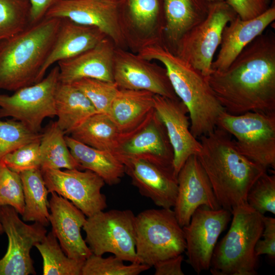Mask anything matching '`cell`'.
<instances>
[{"instance_id":"6da1fadb","label":"cell","mask_w":275,"mask_h":275,"mask_svg":"<svg viewBox=\"0 0 275 275\" xmlns=\"http://www.w3.org/2000/svg\"><path fill=\"white\" fill-rule=\"evenodd\" d=\"M207 81L225 111L275 114V34L256 37L225 71H213Z\"/></svg>"},{"instance_id":"8fae6325","label":"cell","mask_w":275,"mask_h":275,"mask_svg":"<svg viewBox=\"0 0 275 275\" xmlns=\"http://www.w3.org/2000/svg\"><path fill=\"white\" fill-rule=\"evenodd\" d=\"M8 205L0 207V220L8 238L6 253L0 259V275L35 274L30 252L47 234L44 226L35 222L28 225Z\"/></svg>"},{"instance_id":"484cf974","label":"cell","mask_w":275,"mask_h":275,"mask_svg":"<svg viewBox=\"0 0 275 275\" xmlns=\"http://www.w3.org/2000/svg\"><path fill=\"white\" fill-rule=\"evenodd\" d=\"M65 141L72 156L82 170H90L109 185L119 184L125 174V166L113 153L98 150L77 141L70 136Z\"/></svg>"},{"instance_id":"f1b7e54d","label":"cell","mask_w":275,"mask_h":275,"mask_svg":"<svg viewBox=\"0 0 275 275\" xmlns=\"http://www.w3.org/2000/svg\"><path fill=\"white\" fill-rule=\"evenodd\" d=\"M22 181L25 222L38 223L45 227L49 224L48 193L40 169H31L19 173Z\"/></svg>"},{"instance_id":"b9f144b4","label":"cell","mask_w":275,"mask_h":275,"mask_svg":"<svg viewBox=\"0 0 275 275\" xmlns=\"http://www.w3.org/2000/svg\"><path fill=\"white\" fill-rule=\"evenodd\" d=\"M183 259L180 254L158 262L153 266L154 275H184L181 267Z\"/></svg>"},{"instance_id":"d4e9b609","label":"cell","mask_w":275,"mask_h":275,"mask_svg":"<svg viewBox=\"0 0 275 275\" xmlns=\"http://www.w3.org/2000/svg\"><path fill=\"white\" fill-rule=\"evenodd\" d=\"M154 95L145 90L119 89L108 116L122 133L130 132L154 108Z\"/></svg>"},{"instance_id":"74e56055","label":"cell","mask_w":275,"mask_h":275,"mask_svg":"<svg viewBox=\"0 0 275 275\" xmlns=\"http://www.w3.org/2000/svg\"><path fill=\"white\" fill-rule=\"evenodd\" d=\"M40 141L25 144L4 157L3 162L11 170L20 173L31 169H40Z\"/></svg>"},{"instance_id":"f6af8a7d","label":"cell","mask_w":275,"mask_h":275,"mask_svg":"<svg viewBox=\"0 0 275 275\" xmlns=\"http://www.w3.org/2000/svg\"><path fill=\"white\" fill-rule=\"evenodd\" d=\"M209 2H219V1H225L226 0H208Z\"/></svg>"},{"instance_id":"7a4b0ae2","label":"cell","mask_w":275,"mask_h":275,"mask_svg":"<svg viewBox=\"0 0 275 275\" xmlns=\"http://www.w3.org/2000/svg\"><path fill=\"white\" fill-rule=\"evenodd\" d=\"M199 139L201 149L197 156L220 206L231 212L247 204L250 189L267 169L242 155L231 135L217 126Z\"/></svg>"},{"instance_id":"ba28073f","label":"cell","mask_w":275,"mask_h":275,"mask_svg":"<svg viewBox=\"0 0 275 275\" xmlns=\"http://www.w3.org/2000/svg\"><path fill=\"white\" fill-rule=\"evenodd\" d=\"M135 218L129 209L102 210L88 217L82 229L92 253L99 256L109 253L124 261L138 262Z\"/></svg>"},{"instance_id":"ffe728a7","label":"cell","mask_w":275,"mask_h":275,"mask_svg":"<svg viewBox=\"0 0 275 275\" xmlns=\"http://www.w3.org/2000/svg\"><path fill=\"white\" fill-rule=\"evenodd\" d=\"M51 194L49 223L52 232L68 257L85 260L92 254L81 234L86 215L67 199L55 192Z\"/></svg>"},{"instance_id":"2e32d148","label":"cell","mask_w":275,"mask_h":275,"mask_svg":"<svg viewBox=\"0 0 275 275\" xmlns=\"http://www.w3.org/2000/svg\"><path fill=\"white\" fill-rule=\"evenodd\" d=\"M44 17L66 18L94 26L117 44L123 40L117 2L109 0H57Z\"/></svg>"},{"instance_id":"d590c367","label":"cell","mask_w":275,"mask_h":275,"mask_svg":"<svg viewBox=\"0 0 275 275\" xmlns=\"http://www.w3.org/2000/svg\"><path fill=\"white\" fill-rule=\"evenodd\" d=\"M13 207L20 215L24 210L23 186L20 175L0 162V206Z\"/></svg>"},{"instance_id":"1f68e13d","label":"cell","mask_w":275,"mask_h":275,"mask_svg":"<svg viewBox=\"0 0 275 275\" xmlns=\"http://www.w3.org/2000/svg\"><path fill=\"white\" fill-rule=\"evenodd\" d=\"M29 0H0V42L31 25Z\"/></svg>"},{"instance_id":"ac0fdd59","label":"cell","mask_w":275,"mask_h":275,"mask_svg":"<svg viewBox=\"0 0 275 275\" xmlns=\"http://www.w3.org/2000/svg\"><path fill=\"white\" fill-rule=\"evenodd\" d=\"M154 109L163 123L173 151V168L178 174L187 159L196 155L201 145L190 130L188 111L182 101L154 94Z\"/></svg>"},{"instance_id":"7402d4cb","label":"cell","mask_w":275,"mask_h":275,"mask_svg":"<svg viewBox=\"0 0 275 275\" xmlns=\"http://www.w3.org/2000/svg\"><path fill=\"white\" fill-rule=\"evenodd\" d=\"M275 20V7L252 19L243 20L237 15L224 28L220 49L212 62L213 71L226 70L241 50Z\"/></svg>"},{"instance_id":"3957f363","label":"cell","mask_w":275,"mask_h":275,"mask_svg":"<svg viewBox=\"0 0 275 275\" xmlns=\"http://www.w3.org/2000/svg\"><path fill=\"white\" fill-rule=\"evenodd\" d=\"M138 55L148 61L157 60L164 65L176 95L188 109L193 136L199 139L213 131L218 118L226 111L206 77L171 50L159 38L143 44Z\"/></svg>"},{"instance_id":"83f0119b","label":"cell","mask_w":275,"mask_h":275,"mask_svg":"<svg viewBox=\"0 0 275 275\" xmlns=\"http://www.w3.org/2000/svg\"><path fill=\"white\" fill-rule=\"evenodd\" d=\"M77 141L93 148L114 152L122 133L108 115L97 113L70 133Z\"/></svg>"},{"instance_id":"5bb4252c","label":"cell","mask_w":275,"mask_h":275,"mask_svg":"<svg viewBox=\"0 0 275 275\" xmlns=\"http://www.w3.org/2000/svg\"><path fill=\"white\" fill-rule=\"evenodd\" d=\"M231 212L220 208L198 207L189 224L182 227L187 262L200 274L209 270L212 254L221 234L231 219Z\"/></svg>"},{"instance_id":"f35d334b","label":"cell","mask_w":275,"mask_h":275,"mask_svg":"<svg viewBox=\"0 0 275 275\" xmlns=\"http://www.w3.org/2000/svg\"><path fill=\"white\" fill-rule=\"evenodd\" d=\"M128 8L133 23L140 30L151 31L159 23L161 13L159 0H129Z\"/></svg>"},{"instance_id":"cb8c5ba5","label":"cell","mask_w":275,"mask_h":275,"mask_svg":"<svg viewBox=\"0 0 275 275\" xmlns=\"http://www.w3.org/2000/svg\"><path fill=\"white\" fill-rule=\"evenodd\" d=\"M165 19L164 43L173 51L180 39L207 16L208 0H162Z\"/></svg>"},{"instance_id":"4dcf8cb0","label":"cell","mask_w":275,"mask_h":275,"mask_svg":"<svg viewBox=\"0 0 275 275\" xmlns=\"http://www.w3.org/2000/svg\"><path fill=\"white\" fill-rule=\"evenodd\" d=\"M35 246L43 259V275H81L85 260L68 257L52 231Z\"/></svg>"},{"instance_id":"e0dca14e","label":"cell","mask_w":275,"mask_h":275,"mask_svg":"<svg viewBox=\"0 0 275 275\" xmlns=\"http://www.w3.org/2000/svg\"><path fill=\"white\" fill-rule=\"evenodd\" d=\"M178 191L174 211L179 225H187L201 206L212 209L222 208L212 185L196 155L190 156L177 175Z\"/></svg>"},{"instance_id":"52a82bcc","label":"cell","mask_w":275,"mask_h":275,"mask_svg":"<svg viewBox=\"0 0 275 275\" xmlns=\"http://www.w3.org/2000/svg\"><path fill=\"white\" fill-rule=\"evenodd\" d=\"M217 126L233 135L238 151L265 168L275 167V114L222 113ZM216 126V127H217Z\"/></svg>"},{"instance_id":"e575fe53","label":"cell","mask_w":275,"mask_h":275,"mask_svg":"<svg viewBox=\"0 0 275 275\" xmlns=\"http://www.w3.org/2000/svg\"><path fill=\"white\" fill-rule=\"evenodd\" d=\"M42 136V133L33 132L18 121L0 119V161L20 147L41 140Z\"/></svg>"},{"instance_id":"44dd1931","label":"cell","mask_w":275,"mask_h":275,"mask_svg":"<svg viewBox=\"0 0 275 275\" xmlns=\"http://www.w3.org/2000/svg\"><path fill=\"white\" fill-rule=\"evenodd\" d=\"M114 53L113 44L104 38L94 47L79 55L58 62L59 81L71 84L89 78L114 82Z\"/></svg>"},{"instance_id":"7bdbcfd3","label":"cell","mask_w":275,"mask_h":275,"mask_svg":"<svg viewBox=\"0 0 275 275\" xmlns=\"http://www.w3.org/2000/svg\"><path fill=\"white\" fill-rule=\"evenodd\" d=\"M57 0H29L31 5L30 22L34 24L45 16L48 10Z\"/></svg>"},{"instance_id":"836d02e7","label":"cell","mask_w":275,"mask_h":275,"mask_svg":"<svg viewBox=\"0 0 275 275\" xmlns=\"http://www.w3.org/2000/svg\"><path fill=\"white\" fill-rule=\"evenodd\" d=\"M90 100L98 113L108 115L119 88L114 82L82 78L72 84Z\"/></svg>"},{"instance_id":"9c48e42d","label":"cell","mask_w":275,"mask_h":275,"mask_svg":"<svg viewBox=\"0 0 275 275\" xmlns=\"http://www.w3.org/2000/svg\"><path fill=\"white\" fill-rule=\"evenodd\" d=\"M237 16L225 1L210 3L206 17L182 37L173 52L208 76L213 72V57L223 31Z\"/></svg>"},{"instance_id":"ee69618b","label":"cell","mask_w":275,"mask_h":275,"mask_svg":"<svg viewBox=\"0 0 275 275\" xmlns=\"http://www.w3.org/2000/svg\"><path fill=\"white\" fill-rule=\"evenodd\" d=\"M4 232V230L3 229L2 224L1 220H0V234H3Z\"/></svg>"},{"instance_id":"ab89813d","label":"cell","mask_w":275,"mask_h":275,"mask_svg":"<svg viewBox=\"0 0 275 275\" xmlns=\"http://www.w3.org/2000/svg\"><path fill=\"white\" fill-rule=\"evenodd\" d=\"M225 2L243 20L256 18L270 8V0H226Z\"/></svg>"},{"instance_id":"60d3db41","label":"cell","mask_w":275,"mask_h":275,"mask_svg":"<svg viewBox=\"0 0 275 275\" xmlns=\"http://www.w3.org/2000/svg\"><path fill=\"white\" fill-rule=\"evenodd\" d=\"M264 228L261 237L255 248L257 257L266 255L271 260L275 258V218L263 216Z\"/></svg>"},{"instance_id":"d6a6232c","label":"cell","mask_w":275,"mask_h":275,"mask_svg":"<svg viewBox=\"0 0 275 275\" xmlns=\"http://www.w3.org/2000/svg\"><path fill=\"white\" fill-rule=\"evenodd\" d=\"M124 261L115 255L103 258L92 253L84 262L81 275H138L151 268L138 262L126 265Z\"/></svg>"},{"instance_id":"30bf717a","label":"cell","mask_w":275,"mask_h":275,"mask_svg":"<svg viewBox=\"0 0 275 275\" xmlns=\"http://www.w3.org/2000/svg\"><path fill=\"white\" fill-rule=\"evenodd\" d=\"M59 75L57 65L40 81L21 88L12 95L0 94V118L11 117L33 132L39 133L43 120L56 116L55 94Z\"/></svg>"},{"instance_id":"8d00e7d4","label":"cell","mask_w":275,"mask_h":275,"mask_svg":"<svg viewBox=\"0 0 275 275\" xmlns=\"http://www.w3.org/2000/svg\"><path fill=\"white\" fill-rule=\"evenodd\" d=\"M248 204L264 215L267 212L275 214V176L263 174L250 189Z\"/></svg>"},{"instance_id":"277c9868","label":"cell","mask_w":275,"mask_h":275,"mask_svg":"<svg viewBox=\"0 0 275 275\" xmlns=\"http://www.w3.org/2000/svg\"><path fill=\"white\" fill-rule=\"evenodd\" d=\"M62 18L44 17L0 42V90L16 91L38 82Z\"/></svg>"},{"instance_id":"bcb514c9","label":"cell","mask_w":275,"mask_h":275,"mask_svg":"<svg viewBox=\"0 0 275 275\" xmlns=\"http://www.w3.org/2000/svg\"><path fill=\"white\" fill-rule=\"evenodd\" d=\"M109 1H115V2H117L118 0H109Z\"/></svg>"},{"instance_id":"9a60e30c","label":"cell","mask_w":275,"mask_h":275,"mask_svg":"<svg viewBox=\"0 0 275 275\" xmlns=\"http://www.w3.org/2000/svg\"><path fill=\"white\" fill-rule=\"evenodd\" d=\"M113 76L119 89L145 90L177 99L165 68L122 49H115Z\"/></svg>"},{"instance_id":"603a6c76","label":"cell","mask_w":275,"mask_h":275,"mask_svg":"<svg viewBox=\"0 0 275 275\" xmlns=\"http://www.w3.org/2000/svg\"><path fill=\"white\" fill-rule=\"evenodd\" d=\"M106 36L98 28L62 18L61 23L49 53L39 74L38 82L55 63L75 57L94 47Z\"/></svg>"},{"instance_id":"d6986e66","label":"cell","mask_w":275,"mask_h":275,"mask_svg":"<svg viewBox=\"0 0 275 275\" xmlns=\"http://www.w3.org/2000/svg\"><path fill=\"white\" fill-rule=\"evenodd\" d=\"M125 172L141 195L163 208L173 207L177 191V177L173 169L142 159H124Z\"/></svg>"},{"instance_id":"8992f818","label":"cell","mask_w":275,"mask_h":275,"mask_svg":"<svg viewBox=\"0 0 275 275\" xmlns=\"http://www.w3.org/2000/svg\"><path fill=\"white\" fill-rule=\"evenodd\" d=\"M137 262L153 266L185 252L182 227L171 208L149 209L135 215Z\"/></svg>"},{"instance_id":"4316f807","label":"cell","mask_w":275,"mask_h":275,"mask_svg":"<svg viewBox=\"0 0 275 275\" xmlns=\"http://www.w3.org/2000/svg\"><path fill=\"white\" fill-rule=\"evenodd\" d=\"M58 126L70 133L91 116L98 113L87 97L72 84L59 82L55 94Z\"/></svg>"},{"instance_id":"7c38bea8","label":"cell","mask_w":275,"mask_h":275,"mask_svg":"<svg viewBox=\"0 0 275 275\" xmlns=\"http://www.w3.org/2000/svg\"><path fill=\"white\" fill-rule=\"evenodd\" d=\"M113 153L121 161L142 159L173 169V151L166 127L154 108L135 128L122 133Z\"/></svg>"},{"instance_id":"f546056e","label":"cell","mask_w":275,"mask_h":275,"mask_svg":"<svg viewBox=\"0 0 275 275\" xmlns=\"http://www.w3.org/2000/svg\"><path fill=\"white\" fill-rule=\"evenodd\" d=\"M65 134L56 122L49 125L42 133L40 144L41 170H81L67 146Z\"/></svg>"},{"instance_id":"4fadbf2b","label":"cell","mask_w":275,"mask_h":275,"mask_svg":"<svg viewBox=\"0 0 275 275\" xmlns=\"http://www.w3.org/2000/svg\"><path fill=\"white\" fill-rule=\"evenodd\" d=\"M41 170L48 193L55 192L67 199L86 216L106 208V197L101 192L105 183L94 172L77 169Z\"/></svg>"},{"instance_id":"5b68a950","label":"cell","mask_w":275,"mask_h":275,"mask_svg":"<svg viewBox=\"0 0 275 275\" xmlns=\"http://www.w3.org/2000/svg\"><path fill=\"white\" fill-rule=\"evenodd\" d=\"M229 230L214 250L209 270L212 275H256L255 248L261 238L263 216L245 204L231 211Z\"/></svg>"}]
</instances>
